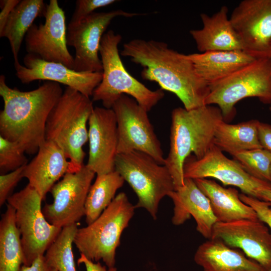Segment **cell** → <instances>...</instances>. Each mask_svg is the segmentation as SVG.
Listing matches in <instances>:
<instances>
[{
    "mask_svg": "<svg viewBox=\"0 0 271 271\" xmlns=\"http://www.w3.org/2000/svg\"><path fill=\"white\" fill-rule=\"evenodd\" d=\"M120 54L143 67L142 78L175 94L186 109L205 105L209 86L187 55L170 48L164 42L141 39L124 44Z\"/></svg>",
    "mask_w": 271,
    "mask_h": 271,
    "instance_id": "6da1fadb",
    "label": "cell"
},
{
    "mask_svg": "<svg viewBox=\"0 0 271 271\" xmlns=\"http://www.w3.org/2000/svg\"><path fill=\"white\" fill-rule=\"evenodd\" d=\"M63 91L58 83L46 81L28 91L10 87L0 76V136L18 143L28 154L38 152L46 141L47 119Z\"/></svg>",
    "mask_w": 271,
    "mask_h": 271,
    "instance_id": "7a4b0ae2",
    "label": "cell"
},
{
    "mask_svg": "<svg viewBox=\"0 0 271 271\" xmlns=\"http://www.w3.org/2000/svg\"><path fill=\"white\" fill-rule=\"evenodd\" d=\"M223 120L218 107L206 105L191 110L177 107L171 113L170 146L165 165L173 179L175 190L184 185V165L194 154L202 158L214 145L215 131Z\"/></svg>",
    "mask_w": 271,
    "mask_h": 271,
    "instance_id": "3957f363",
    "label": "cell"
},
{
    "mask_svg": "<svg viewBox=\"0 0 271 271\" xmlns=\"http://www.w3.org/2000/svg\"><path fill=\"white\" fill-rule=\"evenodd\" d=\"M93 108L90 97L66 87L47 119L46 140L56 143L64 153L69 162L68 173L84 165L83 147L88 141L87 124Z\"/></svg>",
    "mask_w": 271,
    "mask_h": 271,
    "instance_id": "277c9868",
    "label": "cell"
},
{
    "mask_svg": "<svg viewBox=\"0 0 271 271\" xmlns=\"http://www.w3.org/2000/svg\"><path fill=\"white\" fill-rule=\"evenodd\" d=\"M122 37L112 30L103 35L99 48L102 65L101 82L94 90L93 101H100L104 107L112 108L122 95H128L148 112L164 96L163 90H152L130 74L120 57L118 46Z\"/></svg>",
    "mask_w": 271,
    "mask_h": 271,
    "instance_id": "5b68a950",
    "label": "cell"
},
{
    "mask_svg": "<svg viewBox=\"0 0 271 271\" xmlns=\"http://www.w3.org/2000/svg\"><path fill=\"white\" fill-rule=\"evenodd\" d=\"M135 206L124 192L117 194L93 222L78 228L74 243L80 254L108 267H115L116 250L123 230L134 213Z\"/></svg>",
    "mask_w": 271,
    "mask_h": 271,
    "instance_id": "8992f818",
    "label": "cell"
},
{
    "mask_svg": "<svg viewBox=\"0 0 271 271\" xmlns=\"http://www.w3.org/2000/svg\"><path fill=\"white\" fill-rule=\"evenodd\" d=\"M114 170L136 193L135 208L145 209L156 220L161 200L175 188L167 167L146 153L133 151L117 154Z\"/></svg>",
    "mask_w": 271,
    "mask_h": 271,
    "instance_id": "52a82bcc",
    "label": "cell"
},
{
    "mask_svg": "<svg viewBox=\"0 0 271 271\" xmlns=\"http://www.w3.org/2000/svg\"><path fill=\"white\" fill-rule=\"evenodd\" d=\"M251 97L263 103H271V58L256 59L209 85L205 105H217L226 122L234 116V106L239 101Z\"/></svg>",
    "mask_w": 271,
    "mask_h": 271,
    "instance_id": "ba28073f",
    "label": "cell"
},
{
    "mask_svg": "<svg viewBox=\"0 0 271 271\" xmlns=\"http://www.w3.org/2000/svg\"><path fill=\"white\" fill-rule=\"evenodd\" d=\"M42 201L38 193L29 184L7 200L8 204L15 210L25 265H30L39 256L44 255L62 230L46 220L42 212Z\"/></svg>",
    "mask_w": 271,
    "mask_h": 271,
    "instance_id": "9c48e42d",
    "label": "cell"
},
{
    "mask_svg": "<svg viewBox=\"0 0 271 271\" xmlns=\"http://www.w3.org/2000/svg\"><path fill=\"white\" fill-rule=\"evenodd\" d=\"M117 132V154L133 151L146 153L158 163L165 164V158L151 123L148 111L127 95H122L114 103Z\"/></svg>",
    "mask_w": 271,
    "mask_h": 271,
    "instance_id": "30bf717a",
    "label": "cell"
},
{
    "mask_svg": "<svg viewBox=\"0 0 271 271\" xmlns=\"http://www.w3.org/2000/svg\"><path fill=\"white\" fill-rule=\"evenodd\" d=\"M183 171L184 178H214L224 185L238 188L242 193L258 199L260 190L271 189L270 182L250 175L236 161L226 157L214 145L200 159L190 155L185 161Z\"/></svg>",
    "mask_w": 271,
    "mask_h": 271,
    "instance_id": "8fae6325",
    "label": "cell"
},
{
    "mask_svg": "<svg viewBox=\"0 0 271 271\" xmlns=\"http://www.w3.org/2000/svg\"><path fill=\"white\" fill-rule=\"evenodd\" d=\"M95 173L86 165L78 171L67 173L50 190L53 202L42 212L46 220L59 228L77 223L85 215V203Z\"/></svg>",
    "mask_w": 271,
    "mask_h": 271,
    "instance_id": "7c38bea8",
    "label": "cell"
},
{
    "mask_svg": "<svg viewBox=\"0 0 271 271\" xmlns=\"http://www.w3.org/2000/svg\"><path fill=\"white\" fill-rule=\"evenodd\" d=\"M140 15L122 10L94 12L79 23L68 24L67 45L75 50L73 70L84 72H102V62L98 54L101 38L108 26L116 17L130 18Z\"/></svg>",
    "mask_w": 271,
    "mask_h": 271,
    "instance_id": "4fadbf2b",
    "label": "cell"
},
{
    "mask_svg": "<svg viewBox=\"0 0 271 271\" xmlns=\"http://www.w3.org/2000/svg\"><path fill=\"white\" fill-rule=\"evenodd\" d=\"M44 17V24L34 23L28 31L24 39L26 52L73 69L74 57L67 47L65 13L57 0L47 4Z\"/></svg>",
    "mask_w": 271,
    "mask_h": 271,
    "instance_id": "5bb4252c",
    "label": "cell"
},
{
    "mask_svg": "<svg viewBox=\"0 0 271 271\" xmlns=\"http://www.w3.org/2000/svg\"><path fill=\"white\" fill-rule=\"evenodd\" d=\"M243 51L255 59L271 58V0H243L229 18Z\"/></svg>",
    "mask_w": 271,
    "mask_h": 271,
    "instance_id": "9a60e30c",
    "label": "cell"
},
{
    "mask_svg": "<svg viewBox=\"0 0 271 271\" xmlns=\"http://www.w3.org/2000/svg\"><path fill=\"white\" fill-rule=\"evenodd\" d=\"M211 239L240 249L268 271L271 268V232L260 220L241 219L216 222Z\"/></svg>",
    "mask_w": 271,
    "mask_h": 271,
    "instance_id": "2e32d148",
    "label": "cell"
},
{
    "mask_svg": "<svg viewBox=\"0 0 271 271\" xmlns=\"http://www.w3.org/2000/svg\"><path fill=\"white\" fill-rule=\"evenodd\" d=\"M24 65H14L16 75L23 84L37 80L63 84L90 97L102 80V72H77L63 64L43 60L30 54L25 55Z\"/></svg>",
    "mask_w": 271,
    "mask_h": 271,
    "instance_id": "e0dca14e",
    "label": "cell"
},
{
    "mask_svg": "<svg viewBox=\"0 0 271 271\" xmlns=\"http://www.w3.org/2000/svg\"><path fill=\"white\" fill-rule=\"evenodd\" d=\"M88 123L89 156L86 165L97 175L115 171L118 132L113 109L94 107Z\"/></svg>",
    "mask_w": 271,
    "mask_h": 271,
    "instance_id": "ac0fdd59",
    "label": "cell"
},
{
    "mask_svg": "<svg viewBox=\"0 0 271 271\" xmlns=\"http://www.w3.org/2000/svg\"><path fill=\"white\" fill-rule=\"evenodd\" d=\"M168 196L174 203L172 218L174 225H182L192 216L196 223L197 231L204 238L211 239L213 227L218 221L209 199L194 180L185 178L184 185Z\"/></svg>",
    "mask_w": 271,
    "mask_h": 271,
    "instance_id": "d6986e66",
    "label": "cell"
},
{
    "mask_svg": "<svg viewBox=\"0 0 271 271\" xmlns=\"http://www.w3.org/2000/svg\"><path fill=\"white\" fill-rule=\"evenodd\" d=\"M69 168V160L62 149L54 142L46 140L37 155L26 165L24 177L43 201L53 186L68 173Z\"/></svg>",
    "mask_w": 271,
    "mask_h": 271,
    "instance_id": "ffe728a7",
    "label": "cell"
},
{
    "mask_svg": "<svg viewBox=\"0 0 271 271\" xmlns=\"http://www.w3.org/2000/svg\"><path fill=\"white\" fill-rule=\"evenodd\" d=\"M225 6L212 16L200 15L203 27L191 30L190 34L201 53L210 51L243 50L240 38L228 18Z\"/></svg>",
    "mask_w": 271,
    "mask_h": 271,
    "instance_id": "44dd1931",
    "label": "cell"
},
{
    "mask_svg": "<svg viewBox=\"0 0 271 271\" xmlns=\"http://www.w3.org/2000/svg\"><path fill=\"white\" fill-rule=\"evenodd\" d=\"M194 259L203 271H267L241 250L216 239L200 244Z\"/></svg>",
    "mask_w": 271,
    "mask_h": 271,
    "instance_id": "7402d4cb",
    "label": "cell"
},
{
    "mask_svg": "<svg viewBox=\"0 0 271 271\" xmlns=\"http://www.w3.org/2000/svg\"><path fill=\"white\" fill-rule=\"evenodd\" d=\"M209 199L218 222H230L241 219H258L255 211L240 198L235 188H225L207 178L194 180Z\"/></svg>",
    "mask_w": 271,
    "mask_h": 271,
    "instance_id": "603a6c76",
    "label": "cell"
},
{
    "mask_svg": "<svg viewBox=\"0 0 271 271\" xmlns=\"http://www.w3.org/2000/svg\"><path fill=\"white\" fill-rule=\"evenodd\" d=\"M187 55L199 75L209 86L256 59L243 50L210 51Z\"/></svg>",
    "mask_w": 271,
    "mask_h": 271,
    "instance_id": "cb8c5ba5",
    "label": "cell"
},
{
    "mask_svg": "<svg viewBox=\"0 0 271 271\" xmlns=\"http://www.w3.org/2000/svg\"><path fill=\"white\" fill-rule=\"evenodd\" d=\"M46 5L43 0L21 1L0 32V37L7 38L9 41L14 65L20 63L19 54L28 31L37 17H45Z\"/></svg>",
    "mask_w": 271,
    "mask_h": 271,
    "instance_id": "d4e9b609",
    "label": "cell"
},
{
    "mask_svg": "<svg viewBox=\"0 0 271 271\" xmlns=\"http://www.w3.org/2000/svg\"><path fill=\"white\" fill-rule=\"evenodd\" d=\"M257 119L229 124L222 120L216 127L213 143L222 151L233 153L262 149L258 138Z\"/></svg>",
    "mask_w": 271,
    "mask_h": 271,
    "instance_id": "484cf974",
    "label": "cell"
},
{
    "mask_svg": "<svg viewBox=\"0 0 271 271\" xmlns=\"http://www.w3.org/2000/svg\"><path fill=\"white\" fill-rule=\"evenodd\" d=\"M24 263L21 235L15 210L9 204L0 221V271H20Z\"/></svg>",
    "mask_w": 271,
    "mask_h": 271,
    "instance_id": "4316f807",
    "label": "cell"
},
{
    "mask_svg": "<svg viewBox=\"0 0 271 271\" xmlns=\"http://www.w3.org/2000/svg\"><path fill=\"white\" fill-rule=\"evenodd\" d=\"M125 181L114 171L97 175L94 183L89 190L85 203V221L87 225L96 220L115 198L116 191Z\"/></svg>",
    "mask_w": 271,
    "mask_h": 271,
    "instance_id": "83f0119b",
    "label": "cell"
},
{
    "mask_svg": "<svg viewBox=\"0 0 271 271\" xmlns=\"http://www.w3.org/2000/svg\"><path fill=\"white\" fill-rule=\"evenodd\" d=\"M77 229V223L62 228L46 251V262L58 271H76L72 244Z\"/></svg>",
    "mask_w": 271,
    "mask_h": 271,
    "instance_id": "f1b7e54d",
    "label": "cell"
},
{
    "mask_svg": "<svg viewBox=\"0 0 271 271\" xmlns=\"http://www.w3.org/2000/svg\"><path fill=\"white\" fill-rule=\"evenodd\" d=\"M231 155L250 175L271 183V152L263 149H258L238 152Z\"/></svg>",
    "mask_w": 271,
    "mask_h": 271,
    "instance_id": "f546056e",
    "label": "cell"
},
{
    "mask_svg": "<svg viewBox=\"0 0 271 271\" xmlns=\"http://www.w3.org/2000/svg\"><path fill=\"white\" fill-rule=\"evenodd\" d=\"M25 151L17 143L0 136V173L5 174L26 165Z\"/></svg>",
    "mask_w": 271,
    "mask_h": 271,
    "instance_id": "4dcf8cb0",
    "label": "cell"
},
{
    "mask_svg": "<svg viewBox=\"0 0 271 271\" xmlns=\"http://www.w3.org/2000/svg\"><path fill=\"white\" fill-rule=\"evenodd\" d=\"M117 1L115 0H77L75 8L69 23L73 24L79 23L85 17L95 12L98 8L107 7Z\"/></svg>",
    "mask_w": 271,
    "mask_h": 271,
    "instance_id": "1f68e13d",
    "label": "cell"
},
{
    "mask_svg": "<svg viewBox=\"0 0 271 271\" xmlns=\"http://www.w3.org/2000/svg\"><path fill=\"white\" fill-rule=\"evenodd\" d=\"M26 165L8 173L0 176V206L7 201L10 194L19 181L24 177V171Z\"/></svg>",
    "mask_w": 271,
    "mask_h": 271,
    "instance_id": "d6a6232c",
    "label": "cell"
},
{
    "mask_svg": "<svg viewBox=\"0 0 271 271\" xmlns=\"http://www.w3.org/2000/svg\"><path fill=\"white\" fill-rule=\"evenodd\" d=\"M239 197L244 203L253 209L258 219L268 226L271 232V204L242 193Z\"/></svg>",
    "mask_w": 271,
    "mask_h": 271,
    "instance_id": "836d02e7",
    "label": "cell"
},
{
    "mask_svg": "<svg viewBox=\"0 0 271 271\" xmlns=\"http://www.w3.org/2000/svg\"><path fill=\"white\" fill-rule=\"evenodd\" d=\"M258 131L262 148L271 152V124L259 121Z\"/></svg>",
    "mask_w": 271,
    "mask_h": 271,
    "instance_id": "e575fe53",
    "label": "cell"
},
{
    "mask_svg": "<svg viewBox=\"0 0 271 271\" xmlns=\"http://www.w3.org/2000/svg\"><path fill=\"white\" fill-rule=\"evenodd\" d=\"M20 1V0L1 1L2 10L0 13V32L3 29L9 15Z\"/></svg>",
    "mask_w": 271,
    "mask_h": 271,
    "instance_id": "d590c367",
    "label": "cell"
},
{
    "mask_svg": "<svg viewBox=\"0 0 271 271\" xmlns=\"http://www.w3.org/2000/svg\"><path fill=\"white\" fill-rule=\"evenodd\" d=\"M20 271H58L46 261L44 255L39 256L29 266L23 265Z\"/></svg>",
    "mask_w": 271,
    "mask_h": 271,
    "instance_id": "8d00e7d4",
    "label": "cell"
},
{
    "mask_svg": "<svg viewBox=\"0 0 271 271\" xmlns=\"http://www.w3.org/2000/svg\"><path fill=\"white\" fill-rule=\"evenodd\" d=\"M77 263L78 265L83 264L86 271H117L115 267L108 268L106 265H102L99 261L94 262L87 258L82 254H80Z\"/></svg>",
    "mask_w": 271,
    "mask_h": 271,
    "instance_id": "74e56055",
    "label": "cell"
},
{
    "mask_svg": "<svg viewBox=\"0 0 271 271\" xmlns=\"http://www.w3.org/2000/svg\"><path fill=\"white\" fill-rule=\"evenodd\" d=\"M260 200L268 202L271 204V189H262L259 192Z\"/></svg>",
    "mask_w": 271,
    "mask_h": 271,
    "instance_id": "f35d334b",
    "label": "cell"
},
{
    "mask_svg": "<svg viewBox=\"0 0 271 271\" xmlns=\"http://www.w3.org/2000/svg\"><path fill=\"white\" fill-rule=\"evenodd\" d=\"M270 179H271V164L270 166Z\"/></svg>",
    "mask_w": 271,
    "mask_h": 271,
    "instance_id": "ab89813d",
    "label": "cell"
},
{
    "mask_svg": "<svg viewBox=\"0 0 271 271\" xmlns=\"http://www.w3.org/2000/svg\"><path fill=\"white\" fill-rule=\"evenodd\" d=\"M269 110L271 111V103L270 104Z\"/></svg>",
    "mask_w": 271,
    "mask_h": 271,
    "instance_id": "60d3db41",
    "label": "cell"
},
{
    "mask_svg": "<svg viewBox=\"0 0 271 271\" xmlns=\"http://www.w3.org/2000/svg\"><path fill=\"white\" fill-rule=\"evenodd\" d=\"M268 271H271V268H270V269Z\"/></svg>",
    "mask_w": 271,
    "mask_h": 271,
    "instance_id": "b9f144b4",
    "label": "cell"
}]
</instances>
